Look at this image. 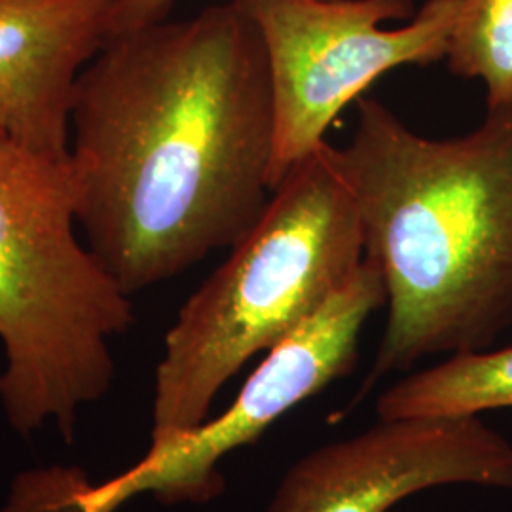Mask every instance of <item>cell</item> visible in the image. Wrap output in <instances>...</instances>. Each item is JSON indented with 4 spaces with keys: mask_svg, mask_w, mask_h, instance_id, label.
I'll use <instances>...</instances> for the list:
<instances>
[{
    "mask_svg": "<svg viewBox=\"0 0 512 512\" xmlns=\"http://www.w3.org/2000/svg\"><path fill=\"white\" fill-rule=\"evenodd\" d=\"M444 59L484 84L488 110L512 109V0H461Z\"/></svg>",
    "mask_w": 512,
    "mask_h": 512,
    "instance_id": "cell-10",
    "label": "cell"
},
{
    "mask_svg": "<svg viewBox=\"0 0 512 512\" xmlns=\"http://www.w3.org/2000/svg\"><path fill=\"white\" fill-rule=\"evenodd\" d=\"M332 158L382 272L387 323L363 393L423 359L490 349L512 329V109L431 139L357 99Z\"/></svg>",
    "mask_w": 512,
    "mask_h": 512,
    "instance_id": "cell-2",
    "label": "cell"
},
{
    "mask_svg": "<svg viewBox=\"0 0 512 512\" xmlns=\"http://www.w3.org/2000/svg\"><path fill=\"white\" fill-rule=\"evenodd\" d=\"M512 408V346L450 355L403 376L376 401L378 420L480 416Z\"/></svg>",
    "mask_w": 512,
    "mask_h": 512,
    "instance_id": "cell-9",
    "label": "cell"
},
{
    "mask_svg": "<svg viewBox=\"0 0 512 512\" xmlns=\"http://www.w3.org/2000/svg\"><path fill=\"white\" fill-rule=\"evenodd\" d=\"M78 224L133 296L232 249L272 198L266 52L230 0L105 40L78 76Z\"/></svg>",
    "mask_w": 512,
    "mask_h": 512,
    "instance_id": "cell-1",
    "label": "cell"
},
{
    "mask_svg": "<svg viewBox=\"0 0 512 512\" xmlns=\"http://www.w3.org/2000/svg\"><path fill=\"white\" fill-rule=\"evenodd\" d=\"M177 0H109V37L169 16Z\"/></svg>",
    "mask_w": 512,
    "mask_h": 512,
    "instance_id": "cell-12",
    "label": "cell"
},
{
    "mask_svg": "<svg viewBox=\"0 0 512 512\" xmlns=\"http://www.w3.org/2000/svg\"><path fill=\"white\" fill-rule=\"evenodd\" d=\"M387 304L380 268L365 258L329 300L283 336L247 378L232 406L145 458L122 475L93 484V512H116L131 497L160 503H207L224 490L219 465L230 452L260 439L298 404L346 378L359 363L366 321Z\"/></svg>",
    "mask_w": 512,
    "mask_h": 512,
    "instance_id": "cell-6",
    "label": "cell"
},
{
    "mask_svg": "<svg viewBox=\"0 0 512 512\" xmlns=\"http://www.w3.org/2000/svg\"><path fill=\"white\" fill-rule=\"evenodd\" d=\"M109 38V0H0V137L69 156L78 76Z\"/></svg>",
    "mask_w": 512,
    "mask_h": 512,
    "instance_id": "cell-8",
    "label": "cell"
},
{
    "mask_svg": "<svg viewBox=\"0 0 512 512\" xmlns=\"http://www.w3.org/2000/svg\"><path fill=\"white\" fill-rule=\"evenodd\" d=\"M440 486L512 492L511 440L480 416L378 420L294 461L266 512H387Z\"/></svg>",
    "mask_w": 512,
    "mask_h": 512,
    "instance_id": "cell-7",
    "label": "cell"
},
{
    "mask_svg": "<svg viewBox=\"0 0 512 512\" xmlns=\"http://www.w3.org/2000/svg\"><path fill=\"white\" fill-rule=\"evenodd\" d=\"M71 156L0 137V374L4 416L31 439H76L80 410L109 393L110 342L133 323L131 296L78 238Z\"/></svg>",
    "mask_w": 512,
    "mask_h": 512,
    "instance_id": "cell-3",
    "label": "cell"
},
{
    "mask_svg": "<svg viewBox=\"0 0 512 512\" xmlns=\"http://www.w3.org/2000/svg\"><path fill=\"white\" fill-rule=\"evenodd\" d=\"M93 484L78 467L52 465L19 473L0 512H93Z\"/></svg>",
    "mask_w": 512,
    "mask_h": 512,
    "instance_id": "cell-11",
    "label": "cell"
},
{
    "mask_svg": "<svg viewBox=\"0 0 512 512\" xmlns=\"http://www.w3.org/2000/svg\"><path fill=\"white\" fill-rule=\"evenodd\" d=\"M230 251L165 334L150 448L209 420L222 387L319 310L365 260L359 215L332 145L275 186L262 217Z\"/></svg>",
    "mask_w": 512,
    "mask_h": 512,
    "instance_id": "cell-4",
    "label": "cell"
},
{
    "mask_svg": "<svg viewBox=\"0 0 512 512\" xmlns=\"http://www.w3.org/2000/svg\"><path fill=\"white\" fill-rule=\"evenodd\" d=\"M262 40L274 103L272 192L384 74L446 57L461 0H232Z\"/></svg>",
    "mask_w": 512,
    "mask_h": 512,
    "instance_id": "cell-5",
    "label": "cell"
}]
</instances>
